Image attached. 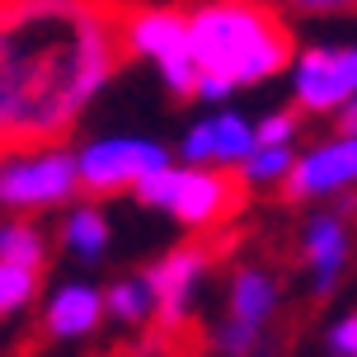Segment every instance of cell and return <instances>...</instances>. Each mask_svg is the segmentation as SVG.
I'll return each instance as SVG.
<instances>
[{
	"label": "cell",
	"mask_w": 357,
	"mask_h": 357,
	"mask_svg": "<svg viewBox=\"0 0 357 357\" xmlns=\"http://www.w3.org/2000/svg\"><path fill=\"white\" fill-rule=\"evenodd\" d=\"M104 0H0V155L56 146L123 61Z\"/></svg>",
	"instance_id": "cell-1"
},
{
	"label": "cell",
	"mask_w": 357,
	"mask_h": 357,
	"mask_svg": "<svg viewBox=\"0 0 357 357\" xmlns=\"http://www.w3.org/2000/svg\"><path fill=\"white\" fill-rule=\"evenodd\" d=\"M193 61L202 75H216L231 89L282 75L296 61L287 24L259 0H207L188 15Z\"/></svg>",
	"instance_id": "cell-2"
},
{
	"label": "cell",
	"mask_w": 357,
	"mask_h": 357,
	"mask_svg": "<svg viewBox=\"0 0 357 357\" xmlns=\"http://www.w3.org/2000/svg\"><path fill=\"white\" fill-rule=\"evenodd\" d=\"M137 202L174 216L188 231H216L240 207V183L212 165H165L137 188Z\"/></svg>",
	"instance_id": "cell-3"
},
{
	"label": "cell",
	"mask_w": 357,
	"mask_h": 357,
	"mask_svg": "<svg viewBox=\"0 0 357 357\" xmlns=\"http://www.w3.org/2000/svg\"><path fill=\"white\" fill-rule=\"evenodd\" d=\"M123 43L132 56L155 61L160 80L169 85V94L188 99L197 94V61H193V38H188V15L165 10V5H146L123 15Z\"/></svg>",
	"instance_id": "cell-4"
},
{
	"label": "cell",
	"mask_w": 357,
	"mask_h": 357,
	"mask_svg": "<svg viewBox=\"0 0 357 357\" xmlns=\"http://www.w3.org/2000/svg\"><path fill=\"white\" fill-rule=\"evenodd\" d=\"M80 188V160L61 146H38L0 155V207L10 212H47Z\"/></svg>",
	"instance_id": "cell-5"
},
{
	"label": "cell",
	"mask_w": 357,
	"mask_h": 357,
	"mask_svg": "<svg viewBox=\"0 0 357 357\" xmlns=\"http://www.w3.org/2000/svg\"><path fill=\"white\" fill-rule=\"evenodd\" d=\"M75 160H80V188L99 197L137 193L151 174L174 165L160 142H146V137H94L75 151Z\"/></svg>",
	"instance_id": "cell-6"
},
{
	"label": "cell",
	"mask_w": 357,
	"mask_h": 357,
	"mask_svg": "<svg viewBox=\"0 0 357 357\" xmlns=\"http://www.w3.org/2000/svg\"><path fill=\"white\" fill-rule=\"evenodd\" d=\"M259 151V123H250L245 113L221 108L212 118L188 127V137L178 142L183 165H212V169H240Z\"/></svg>",
	"instance_id": "cell-7"
},
{
	"label": "cell",
	"mask_w": 357,
	"mask_h": 357,
	"mask_svg": "<svg viewBox=\"0 0 357 357\" xmlns=\"http://www.w3.org/2000/svg\"><path fill=\"white\" fill-rule=\"evenodd\" d=\"M207 268H212V259H207L202 245H178V250H169L165 259H155V264L146 268V282L155 291V305H160L155 320H160L165 329H178V324L188 320L193 291L202 287Z\"/></svg>",
	"instance_id": "cell-8"
},
{
	"label": "cell",
	"mask_w": 357,
	"mask_h": 357,
	"mask_svg": "<svg viewBox=\"0 0 357 357\" xmlns=\"http://www.w3.org/2000/svg\"><path fill=\"white\" fill-rule=\"evenodd\" d=\"M291 94L305 113H343L357 99L343 66V47H305L291 61Z\"/></svg>",
	"instance_id": "cell-9"
},
{
	"label": "cell",
	"mask_w": 357,
	"mask_h": 357,
	"mask_svg": "<svg viewBox=\"0 0 357 357\" xmlns=\"http://www.w3.org/2000/svg\"><path fill=\"white\" fill-rule=\"evenodd\" d=\"M357 183V137L353 132H339V137H329V142L310 146L291 178H287L282 188L287 197H329V193H343V188H353Z\"/></svg>",
	"instance_id": "cell-10"
},
{
	"label": "cell",
	"mask_w": 357,
	"mask_h": 357,
	"mask_svg": "<svg viewBox=\"0 0 357 357\" xmlns=\"http://www.w3.org/2000/svg\"><path fill=\"white\" fill-rule=\"evenodd\" d=\"M305 268H310V287L315 296H329L343 278V264H348V226H343L339 212H320L305 221Z\"/></svg>",
	"instance_id": "cell-11"
},
{
	"label": "cell",
	"mask_w": 357,
	"mask_h": 357,
	"mask_svg": "<svg viewBox=\"0 0 357 357\" xmlns=\"http://www.w3.org/2000/svg\"><path fill=\"white\" fill-rule=\"evenodd\" d=\"M104 315H108V301H104L99 287L66 282L47 296V315H43V320H47V334H52V339H85V334L99 329Z\"/></svg>",
	"instance_id": "cell-12"
},
{
	"label": "cell",
	"mask_w": 357,
	"mask_h": 357,
	"mask_svg": "<svg viewBox=\"0 0 357 357\" xmlns=\"http://www.w3.org/2000/svg\"><path fill=\"white\" fill-rule=\"evenodd\" d=\"M226 305H231V310H226L231 320L268 329L273 310H278V282H273V273H264V268H235Z\"/></svg>",
	"instance_id": "cell-13"
},
{
	"label": "cell",
	"mask_w": 357,
	"mask_h": 357,
	"mask_svg": "<svg viewBox=\"0 0 357 357\" xmlns=\"http://www.w3.org/2000/svg\"><path fill=\"white\" fill-rule=\"evenodd\" d=\"M108 240H113V231H108V216L99 212V207H71L66 221H61V245H66V254H75L80 264H99L104 250H108Z\"/></svg>",
	"instance_id": "cell-14"
},
{
	"label": "cell",
	"mask_w": 357,
	"mask_h": 357,
	"mask_svg": "<svg viewBox=\"0 0 357 357\" xmlns=\"http://www.w3.org/2000/svg\"><path fill=\"white\" fill-rule=\"evenodd\" d=\"M104 301H108V315L123 320V324H146V320H155V310H160L146 278H123V282H113L104 291Z\"/></svg>",
	"instance_id": "cell-15"
},
{
	"label": "cell",
	"mask_w": 357,
	"mask_h": 357,
	"mask_svg": "<svg viewBox=\"0 0 357 357\" xmlns=\"http://www.w3.org/2000/svg\"><path fill=\"white\" fill-rule=\"evenodd\" d=\"M47 259V240L33 221H0V264H19V268H43Z\"/></svg>",
	"instance_id": "cell-16"
},
{
	"label": "cell",
	"mask_w": 357,
	"mask_h": 357,
	"mask_svg": "<svg viewBox=\"0 0 357 357\" xmlns=\"http://www.w3.org/2000/svg\"><path fill=\"white\" fill-rule=\"evenodd\" d=\"M296 151L291 146H259L250 160L240 165V183H250V188H273V183H287L291 169H296Z\"/></svg>",
	"instance_id": "cell-17"
},
{
	"label": "cell",
	"mask_w": 357,
	"mask_h": 357,
	"mask_svg": "<svg viewBox=\"0 0 357 357\" xmlns=\"http://www.w3.org/2000/svg\"><path fill=\"white\" fill-rule=\"evenodd\" d=\"M38 291V273L33 268H19V264H0V315H15L33 301Z\"/></svg>",
	"instance_id": "cell-18"
},
{
	"label": "cell",
	"mask_w": 357,
	"mask_h": 357,
	"mask_svg": "<svg viewBox=\"0 0 357 357\" xmlns=\"http://www.w3.org/2000/svg\"><path fill=\"white\" fill-rule=\"evenodd\" d=\"M296 142V113H268L259 123V146H291Z\"/></svg>",
	"instance_id": "cell-19"
},
{
	"label": "cell",
	"mask_w": 357,
	"mask_h": 357,
	"mask_svg": "<svg viewBox=\"0 0 357 357\" xmlns=\"http://www.w3.org/2000/svg\"><path fill=\"white\" fill-rule=\"evenodd\" d=\"M324 348H329V357H357V315H343L329 324Z\"/></svg>",
	"instance_id": "cell-20"
},
{
	"label": "cell",
	"mask_w": 357,
	"mask_h": 357,
	"mask_svg": "<svg viewBox=\"0 0 357 357\" xmlns=\"http://www.w3.org/2000/svg\"><path fill=\"white\" fill-rule=\"evenodd\" d=\"M301 15H353L357 0H291Z\"/></svg>",
	"instance_id": "cell-21"
},
{
	"label": "cell",
	"mask_w": 357,
	"mask_h": 357,
	"mask_svg": "<svg viewBox=\"0 0 357 357\" xmlns=\"http://www.w3.org/2000/svg\"><path fill=\"white\" fill-rule=\"evenodd\" d=\"M339 132H353V137H357V99L339 113Z\"/></svg>",
	"instance_id": "cell-22"
},
{
	"label": "cell",
	"mask_w": 357,
	"mask_h": 357,
	"mask_svg": "<svg viewBox=\"0 0 357 357\" xmlns=\"http://www.w3.org/2000/svg\"><path fill=\"white\" fill-rule=\"evenodd\" d=\"M343 66H348V80L357 89V47H343Z\"/></svg>",
	"instance_id": "cell-23"
}]
</instances>
